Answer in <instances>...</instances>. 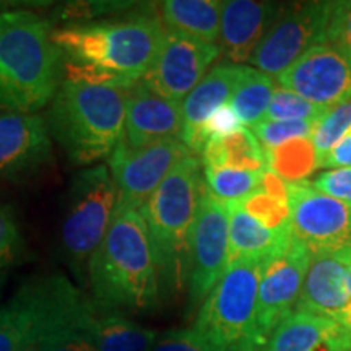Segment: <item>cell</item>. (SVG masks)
Returning <instances> with one entry per match:
<instances>
[{"instance_id": "obj_34", "label": "cell", "mask_w": 351, "mask_h": 351, "mask_svg": "<svg viewBox=\"0 0 351 351\" xmlns=\"http://www.w3.org/2000/svg\"><path fill=\"white\" fill-rule=\"evenodd\" d=\"M33 351H96L93 327L64 328L44 339Z\"/></svg>"}, {"instance_id": "obj_22", "label": "cell", "mask_w": 351, "mask_h": 351, "mask_svg": "<svg viewBox=\"0 0 351 351\" xmlns=\"http://www.w3.org/2000/svg\"><path fill=\"white\" fill-rule=\"evenodd\" d=\"M225 205L230 221V265L241 261L263 262L288 244L291 231L269 230L245 213L238 202Z\"/></svg>"}, {"instance_id": "obj_31", "label": "cell", "mask_w": 351, "mask_h": 351, "mask_svg": "<svg viewBox=\"0 0 351 351\" xmlns=\"http://www.w3.org/2000/svg\"><path fill=\"white\" fill-rule=\"evenodd\" d=\"M238 204L247 215L271 231H291V210L288 204L271 199L261 191L244 197Z\"/></svg>"}, {"instance_id": "obj_29", "label": "cell", "mask_w": 351, "mask_h": 351, "mask_svg": "<svg viewBox=\"0 0 351 351\" xmlns=\"http://www.w3.org/2000/svg\"><path fill=\"white\" fill-rule=\"evenodd\" d=\"M25 256V238L10 204L0 202V285Z\"/></svg>"}, {"instance_id": "obj_9", "label": "cell", "mask_w": 351, "mask_h": 351, "mask_svg": "<svg viewBox=\"0 0 351 351\" xmlns=\"http://www.w3.org/2000/svg\"><path fill=\"white\" fill-rule=\"evenodd\" d=\"M333 2H301L283 7L251 57L254 67L280 75L311 47L326 44Z\"/></svg>"}, {"instance_id": "obj_1", "label": "cell", "mask_w": 351, "mask_h": 351, "mask_svg": "<svg viewBox=\"0 0 351 351\" xmlns=\"http://www.w3.org/2000/svg\"><path fill=\"white\" fill-rule=\"evenodd\" d=\"M166 29L156 7L122 19L80 20L54 28L67 78L130 88L155 64Z\"/></svg>"}, {"instance_id": "obj_37", "label": "cell", "mask_w": 351, "mask_h": 351, "mask_svg": "<svg viewBox=\"0 0 351 351\" xmlns=\"http://www.w3.org/2000/svg\"><path fill=\"white\" fill-rule=\"evenodd\" d=\"M326 44L337 47L351 59V0L333 2Z\"/></svg>"}, {"instance_id": "obj_13", "label": "cell", "mask_w": 351, "mask_h": 351, "mask_svg": "<svg viewBox=\"0 0 351 351\" xmlns=\"http://www.w3.org/2000/svg\"><path fill=\"white\" fill-rule=\"evenodd\" d=\"M291 234L311 254H340L351 249V204L333 199L309 181L289 184Z\"/></svg>"}, {"instance_id": "obj_42", "label": "cell", "mask_w": 351, "mask_h": 351, "mask_svg": "<svg viewBox=\"0 0 351 351\" xmlns=\"http://www.w3.org/2000/svg\"><path fill=\"white\" fill-rule=\"evenodd\" d=\"M239 351H262V350L261 348H254V346H249V348H243Z\"/></svg>"}, {"instance_id": "obj_16", "label": "cell", "mask_w": 351, "mask_h": 351, "mask_svg": "<svg viewBox=\"0 0 351 351\" xmlns=\"http://www.w3.org/2000/svg\"><path fill=\"white\" fill-rule=\"evenodd\" d=\"M52 160V140L39 114L0 112V186L23 182Z\"/></svg>"}, {"instance_id": "obj_25", "label": "cell", "mask_w": 351, "mask_h": 351, "mask_svg": "<svg viewBox=\"0 0 351 351\" xmlns=\"http://www.w3.org/2000/svg\"><path fill=\"white\" fill-rule=\"evenodd\" d=\"M158 335L156 330L140 326L122 313L98 307L93 326L96 351H150Z\"/></svg>"}, {"instance_id": "obj_18", "label": "cell", "mask_w": 351, "mask_h": 351, "mask_svg": "<svg viewBox=\"0 0 351 351\" xmlns=\"http://www.w3.org/2000/svg\"><path fill=\"white\" fill-rule=\"evenodd\" d=\"M182 103L166 99L145 85L143 80L130 86L125 106L124 138L130 148L181 140Z\"/></svg>"}, {"instance_id": "obj_36", "label": "cell", "mask_w": 351, "mask_h": 351, "mask_svg": "<svg viewBox=\"0 0 351 351\" xmlns=\"http://www.w3.org/2000/svg\"><path fill=\"white\" fill-rule=\"evenodd\" d=\"M150 351H221L194 328H173L160 333Z\"/></svg>"}, {"instance_id": "obj_41", "label": "cell", "mask_w": 351, "mask_h": 351, "mask_svg": "<svg viewBox=\"0 0 351 351\" xmlns=\"http://www.w3.org/2000/svg\"><path fill=\"white\" fill-rule=\"evenodd\" d=\"M346 257V289H348V295L351 300V249L345 252Z\"/></svg>"}, {"instance_id": "obj_11", "label": "cell", "mask_w": 351, "mask_h": 351, "mask_svg": "<svg viewBox=\"0 0 351 351\" xmlns=\"http://www.w3.org/2000/svg\"><path fill=\"white\" fill-rule=\"evenodd\" d=\"M192 155L181 140H168L145 148H130L122 138L108 158L117 194V213L142 210L179 161Z\"/></svg>"}, {"instance_id": "obj_7", "label": "cell", "mask_w": 351, "mask_h": 351, "mask_svg": "<svg viewBox=\"0 0 351 351\" xmlns=\"http://www.w3.org/2000/svg\"><path fill=\"white\" fill-rule=\"evenodd\" d=\"M261 267L258 261L232 263L202 302L194 330L218 350L261 348L256 333Z\"/></svg>"}, {"instance_id": "obj_43", "label": "cell", "mask_w": 351, "mask_h": 351, "mask_svg": "<svg viewBox=\"0 0 351 351\" xmlns=\"http://www.w3.org/2000/svg\"><path fill=\"white\" fill-rule=\"evenodd\" d=\"M7 5V3H2V2H0V12H2V10H5V7Z\"/></svg>"}, {"instance_id": "obj_14", "label": "cell", "mask_w": 351, "mask_h": 351, "mask_svg": "<svg viewBox=\"0 0 351 351\" xmlns=\"http://www.w3.org/2000/svg\"><path fill=\"white\" fill-rule=\"evenodd\" d=\"M276 83L330 109L351 98V59L330 44H319L276 75Z\"/></svg>"}, {"instance_id": "obj_10", "label": "cell", "mask_w": 351, "mask_h": 351, "mask_svg": "<svg viewBox=\"0 0 351 351\" xmlns=\"http://www.w3.org/2000/svg\"><path fill=\"white\" fill-rule=\"evenodd\" d=\"M230 265V221L226 205L204 187L189 241V304L204 302Z\"/></svg>"}, {"instance_id": "obj_21", "label": "cell", "mask_w": 351, "mask_h": 351, "mask_svg": "<svg viewBox=\"0 0 351 351\" xmlns=\"http://www.w3.org/2000/svg\"><path fill=\"white\" fill-rule=\"evenodd\" d=\"M262 351H351V335L332 320L295 311L278 324Z\"/></svg>"}, {"instance_id": "obj_4", "label": "cell", "mask_w": 351, "mask_h": 351, "mask_svg": "<svg viewBox=\"0 0 351 351\" xmlns=\"http://www.w3.org/2000/svg\"><path fill=\"white\" fill-rule=\"evenodd\" d=\"M129 90L64 78L44 119L70 165L83 169L99 165L119 145Z\"/></svg>"}, {"instance_id": "obj_30", "label": "cell", "mask_w": 351, "mask_h": 351, "mask_svg": "<svg viewBox=\"0 0 351 351\" xmlns=\"http://www.w3.org/2000/svg\"><path fill=\"white\" fill-rule=\"evenodd\" d=\"M327 109L276 85L263 121H319Z\"/></svg>"}, {"instance_id": "obj_19", "label": "cell", "mask_w": 351, "mask_h": 351, "mask_svg": "<svg viewBox=\"0 0 351 351\" xmlns=\"http://www.w3.org/2000/svg\"><path fill=\"white\" fill-rule=\"evenodd\" d=\"M282 8L278 3L254 0L223 2L218 47L226 62H249Z\"/></svg>"}, {"instance_id": "obj_27", "label": "cell", "mask_w": 351, "mask_h": 351, "mask_svg": "<svg viewBox=\"0 0 351 351\" xmlns=\"http://www.w3.org/2000/svg\"><path fill=\"white\" fill-rule=\"evenodd\" d=\"M275 88L276 85L270 75L257 69H244L243 77L230 101L241 124L256 127L258 122L265 119Z\"/></svg>"}, {"instance_id": "obj_15", "label": "cell", "mask_w": 351, "mask_h": 351, "mask_svg": "<svg viewBox=\"0 0 351 351\" xmlns=\"http://www.w3.org/2000/svg\"><path fill=\"white\" fill-rule=\"evenodd\" d=\"M221 54L217 44L166 32L161 49L143 83L166 99L182 103Z\"/></svg>"}, {"instance_id": "obj_40", "label": "cell", "mask_w": 351, "mask_h": 351, "mask_svg": "<svg viewBox=\"0 0 351 351\" xmlns=\"http://www.w3.org/2000/svg\"><path fill=\"white\" fill-rule=\"evenodd\" d=\"M257 191L263 192L271 199L282 202V204L289 205V184L269 168H265L261 173Z\"/></svg>"}, {"instance_id": "obj_39", "label": "cell", "mask_w": 351, "mask_h": 351, "mask_svg": "<svg viewBox=\"0 0 351 351\" xmlns=\"http://www.w3.org/2000/svg\"><path fill=\"white\" fill-rule=\"evenodd\" d=\"M351 166V127L345 132L343 137L319 160V168H348Z\"/></svg>"}, {"instance_id": "obj_6", "label": "cell", "mask_w": 351, "mask_h": 351, "mask_svg": "<svg viewBox=\"0 0 351 351\" xmlns=\"http://www.w3.org/2000/svg\"><path fill=\"white\" fill-rule=\"evenodd\" d=\"M117 194L108 165L82 169L65 195L60 225V251L77 276L83 275L117 212Z\"/></svg>"}, {"instance_id": "obj_5", "label": "cell", "mask_w": 351, "mask_h": 351, "mask_svg": "<svg viewBox=\"0 0 351 351\" xmlns=\"http://www.w3.org/2000/svg\"><path fill=\"white\" fill-rule=\"evenodd\" d=\"M204 187L202 161L189 155L174 166L140 210L163 288L179 287L181 280H187L189 241Z\"/></svg>"}, {"instance_id": "obj_2", "label": "cell", "mask_w": 351, "mask_h": 351, "mask_svg": "<svg viewBox=\"0 0 351 351\" xmlns=\"http://www.w3.org/2000/svg\"><path fill=\"white\" fill-rule=\"evenodd\" d=\"M51 20L29 10L0 12V112L36 114L64 82Z\"/></svg>"}, {"instance_id": "obj_24", "label": "cell", "mask_w": 351, "mask_h": 351, "mask_svg": "<svg viewBox=\"0 0 351 351\" xmlns=\"http://www.w3.org/2000/svg\"><path fill=\"white\" fill-rule=\"evenodd\" d=\"M200 156L204 168H230L247 173H262L267 168L263 147L244 127L228 137L210 140Z\"/></svg>"}, {"instance_id": "obj_32", "label": "cell", "mask_w": 351, "mask_h": 351, "mask_svg": "<svg viewBox=\"0 0 351 351\" xmlns=\"http://www.w3.org/2000/svg\"><path fill=\"white\" fill-rule=\"evenodd\" d=\"M351 127V98L327 109L326 114L320 117L317 130L314 134V145L317 150V158L320 160Z\"/></svg>"}, {"instance_id": "obj_17", "label": "cell", "mask_w": 351, "mask_h": 351, "mask_svg": "<svg viewBox=\"0 0 351 351\" xmlns=\"http://www.w3.org/2000/svg\"><path fill=\"white\" fill-rule=\"evenodd\" d=\"M345 252L311 254L296 311L332 320L351 335V300L346 289Z\"/></svg>"}, {"instance_id": "obj_26", "label": "cell", "mask_w": 351, "mask_h": 351, "mask_svg": "<svg viewBox=\"0 0 351 351\" xmlns=\"http://www.w3.org/2000/svg\"><path fill=\"white\" fill-rule=\"evenodd\" d=\"M267 168L288 184L302 182L319 169V158L311 137L293 138L271 148H263Z\"/></svg>"}, {"instance_id": "obj_35", "label": "cell", "mask_w": 351, "mask_h": 351, "mask_svg": "<svg viewBox=\"0 0 351 351\" xmlns=\"http://www.w3.org/2000/svg\"><path fill=\"white\" fill-rule=\"evenodd\" d=\"M239 129H243V124H241L238 114L234 112L231 104L228 103L225 106L218 108L217 111L208 117L204 127H202L199 134V142H197V155H202L205 145H207L210 140L228 137V135L234 134V132H238Z\"/></svg>"}, {"instance_id": "obj_33", "label": "cell", "mask_w": 351, "mask_h": 351, "mask_svg": "<svg viewBox=\"0 0 351 351\" xmlns=\"http://www.w3.org/2000/svg\"><path fill=\"white\" fill-rule=\"evenodd\" d=\"M319 121H262L252 134L263 148H271L293 138H313Z\"/></svg>"}, {"instance_id": "obj_3", "label": "cell", "mask_w": 351, "mask_h": 351, "mask_svg": "<svg viewBox=\"0 0 351 351\" xmlns=\"http://www.w3.org/2000/svg\"><path fill=\"white\" fill-rule=\"evenodd\" d=\"M95 304L114 313H145L156 307L163 287L147 223L138 210L116 215L90 262Z\"/></svg>"}, {"instance_id": "obj_28", "label": "cell", "mask_w": 351, "mask_h": 351, "mask_svg": "<svg viewBox=\"0 0 351 351\" xmlns=\"http://www.w3.org/2000/svg\"><path fill=\"white\" fill-rule=\"evenodd\" d=\"M261 173H247L230 168H204L207 191L223 204L239 202L258 189Z\"/></svg>"}, {"instance_id": "obj_23", "label": "cell", "mask_w": 351, "mask_h": 351, "mask_svg": "<svg viewBox=\"0 0 351 351\" xmlns=\"http://www.w3.org/2000/svg\"><path fill=\"white\" fill-rule=\"evenodd\" d=\"M221 10L223 2L219 0H165L156 7L166 32L217 46Z\"/></svg>"}, {"instance_id": "obj_12", "label": "cell", "mask_w": 351, "mask_h": 351, "mask_svg": "<svg viewBox=\"0 0 351 351\" xmlns=\"http://www.w3.org/2000/svg\"><path fill=\"white\" fill-rule=\"evenodd\" d=\"M309 262L311 252L293 234L282 251L262 262L256 317L261 348L265 346L278 324L296 311Z\"/></svg>"}, {"instance_id": "obj_8", "label": "cell", "mask_w": 351, "mask_h": 351, "mask_svg": "<svg viewBox=\"0 0 351 351\" xmlns=\"http://www.w3.org/2000/svg\"><path fill=\"white\" fill-rule=\"evenodd\" d=\"M82 291L62 275H38L0 304V351H33L73 313Z\"/></svg>"}, {"instance_id": "obj_20", "label": "cell", "mask_w": 351, "mask_h": 351, "mask_svg": "<svg viewBox=\"0 0 351 351\" xmlns=\"http://www.w3.org/2000/svg\"><path fill=\"white\" fill-rule=\"evenodd\" d=\"M244 69L245 65L231 62L215 65L182 101L181 142L192 155H197V142L202 127L218 108L230 103Z\"/></svg>"}, {"instance_id": "obj_38", "label": "cell", "mask_w": 351, "mask_h": 351, "mask_svg": "<svg viewBox=\"0 0 351 351\" xmlns=\"http://www.w3.org/2000/svg\"><path fill=\"white\" fill-rule=\"evenodd\" d=\"M311 184L322 194L351 204V166L324 171Z\"/></svg>"}]
</instances>
